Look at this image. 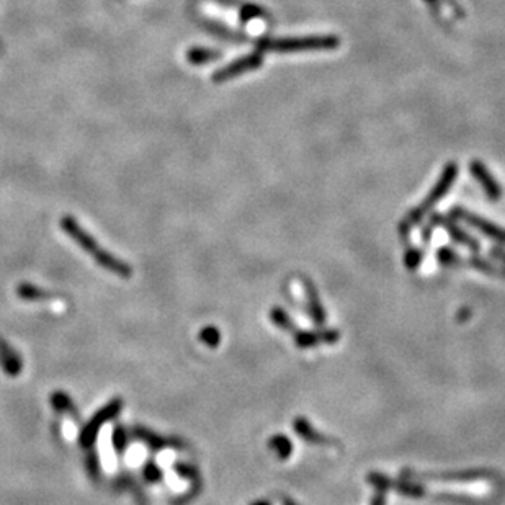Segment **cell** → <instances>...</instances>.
Listing matches in <instances>:
<instances>
[{
  "label": "cell",
  "mask_w": 505,
  "mask_h": 505,
  "mask_svg": "<svg viewBox=\"0 0 505 505\" xmlns=\"http://www.w3.org/2000/svg\"><path fill=\"white\" fill-rule=\"evenodd\" d=\"M456 177H458V165L455 162H450V164H447V167H445L443 172L440 174L437 183H435L432 190H430L427 198H425L419 206H415L414 210H411L409 215L406 217V221L401 222L399 231L402 238H407L411 226L419 224V222L425 217V215H427L440 200H443V198L447 197V193L450 192V188L453 187V183H455Z\"/></svg>",
  "instance_id": "7a4b0ae2"
},
{
  "label": "cell",
  "mask_w": 505,
  "mask_h": 505,
  "mask_svg": "<svg viewBox=\"0 0 505 505\" xmlns=\"http://www.w3.org/2000/svg\"><path fill=\"white\" fill-rule=\"evenodd\" d=\"M422 250L417 249V247H407L406 250V256H404V262H406V267L409 268V270H415L417 267L420 265V262H422Z\"/></svg>",
  "instance_id": "2e32d148"
},
{
  "label": "cell",
  "mask_w": 505,
  "mask_h": 505,
  "mask_svg": "<svg viewBox=\"0 0 505 505\" xmlns=\"http://www.w3.org/2000/svg\"><path fill=\"white\" fill-rule=\"evenodd\" d=\"M452 216L458 221H463L466 222V224H470L472 229L479 231V233L484 234L486 238L495 240V242L500 245H505V229L500 228L497 224H494V222L488 221L486 217L476 215V213L472 211H467L461 206L453 208Z\"/></svg>",
  "instance_id": "3957f363"
},
{
  "label": "cell",
  "mask_w": 505,
  "mask_h": 505,
  "mask_svg": "<svg viewBox=\"0 0 505 505\" xmlns=\"http://www.w3.org/2000/svg\"><path fill=\"white\" fill-rule=\"evenodd\" d=\"M304 290H306V301H308L309 316L313 317V321L316 322L317 326H322V324L326 322L327 316H326V309L322 308L321 301H319L317 291L309 281H304Z\"/></svg>",
  "instance_id": "9c48e42d"
},
{
  "label": "cell",
  "mask_w": 505,
  "mask_h": 505,
  "mask_svg": "<svg viewBox=\"0 0 505 505\" xmlns=\"http://www.w3.org/2000/svg\"><path fill=\"white\" fill-rule=\"evenodd\" d=\"M263 66V53L260 51H256V53H250L247 56H242V58L235 59L234 63L228 64V66L221 67L220 71H216L213 74V82L216 83H222V82H228L231 78H235L239 76H242L245 72H252L257 71Z\"/></svg>",
  "instance_id": "277c9868"
},
{
  "label": "cell",
  "mask_w": 505,
  "mask_h": 505,
  "mask_svg": "<svg viewBox=\"0 0 505 505\" xmlns=\"http://www.w3.org/2000/svg\"><path fill=\"white\" fill-rule=\"evenodd\" d=\"M437 260L438 263H442L445 267H453V265H460L461 258L455 250L450 247H442L437 252Z\"/></svg>",
  "instance_id": "9a60e30c"
},
{
  "label": "cell",
  "mask_w": 505,
  "mask_h": 505,
  "mask_svg": "<svg viewBox=\"0 0 505 505\" xmlns=\"http://www.w3.org/2000/svg\"><path fill=\"white\" fill-rule=\"evenodd\" d=\"M262 13H263L262 8H258L256 6H247V7L242 8V12H240V18H242V20H245V22H249L250 18L260 17Z\"/></svg>",
  "instance_id": "e0dca14e"
},
{
  "label": "cell",
  "mask_w": 505,
  "mask_h": 505,
  "mask_svg": "<svg viewBox=\"0 0 505 505\" xmlns=\"http://www.w3.org/2000/svg\"><path fill=\"white\" fill-rule=\"evenodd\" d=\"M470 170L472 177L478 180V183L483 187L486 194H488L490 200H499V198L502 197V188H500L497 180L494 179V175L489 172V169L483 164V162L472 160Z\"/></svg>",
  "instance_id": "52a82bcc"
},
{
  "label": "cell",
  "mask_w": 505,
  "mask_h": 505,
  "mask_svg": "<svg viewBox=\"0 0 505 505\" xmlns=\"http://www.w3.org/2000/svg\"><path fill=\"white\" fill-rule=\"evenodd\" d=\"M384 502H386V499H384V492L383 490H378V494L373 497L372 505H384Z\"/></svg>",
  "instance_id": "d6986e66"
},
{
  "label": "cell",
  "mask_w": 505,
  "mask_h": 505,
  "mask_svg": "<svg viewBox=\"0 0 505 505\" xmlns=\"http://www.w3.org/2000/svg\"><path fill=\"white\" fill-rule=\"evenodd\" d=\"M340 339V333L337 331H331V329H324V331H301L296 332L295 344L299 349H309V347H316L319 344H336Z\"/></svg>",
  "instance_id": "ba28073f"
},
{
  "label": "cell",
  "mask_w": 505,
  "mask_h": 505,
  "mask_svg": "<svg viewBox=\"0 0 505 505\" xmlns=\"http://www.w3.org/2000/svg\"><path fill=\"white\" fill-rule=\"evenodd\" d=\"M340 46V38L336 35H311L296 38H262L257 43L260 53H314V51H333Z\"/></svg>",
  "instance_id": "6da1fadb"
},
{
  "label": "cell",
  "mask_w": 505,
  "mask_h": 505,
  "mask_svg": "<svg viewBox=\"0 0 505 505\" xmlns=\"http://www.w3.org/2000/svg\"><path fill=\"white\" fill-rule=\"evenodd\" d=\"M368 483L373 486L376 490H383L386 492L389 489H396L401 495H407V497H424L425 489L420 484L411 483V481H392L386 478L384 474H379V472H372L368 474Z\"/></svg>",
  "instance_id": "5b68a950"
},
{
  "label": "cell",
  "mask_w": 505,
  "mask_h": 505,
  "mask_svg": "<svg viewBox=\"0 0 505 505\" xmlns=\"http://www.w3.org/2000/svg\"><path fill=\"white\" fill-rule=\"evenodd\" d=\"M254 505H270V504L265 502V500H260V502H256Z\"/></svg>",
  "instance_id": "ffe728a7"
},
{
  "label": "cell",
  "mask_w": 505,
  "mask_h": 505,
  "mask_svg": "<svg viewBox=\"0 0 505 505\" xmlns=\"http://www.w3.org/2000/svg\"><path fill=\"white\" fill-rule=\"evenodd\" d=\"M295 432L298 433L301 438L306 440L308 443H313V445H332L333 443V440L327 438L326 435L319 433L317 430L314 429L306 419L295 420Z\"/></svg>",
  "instance_id": "30bf717a"
},
{
  "label": "cell",
  "mask_w": 505,
  "mask_h": 505,
  "mask_svg": "<svg viewBox=\"0 0 505 505\" xmlns=\"http://www.w3.org/2000/svg\"><path fill=\"white\" fill-rule=\"evenodd\" d=\"M270 319L278 329L281 331H295V322L290 317V314L283 311L281 308H273L270 311Z\"/></svg>",
  "instance_id": "5bb4252c"
},
{
  "label": "cell",
  "mask_w": 505,
  "mask_h": 505,
  "mask_svg": "<svg viewBox=\"0 0 505 505\" xmlns=\"http://www.w3.org/2000/svg\"><path fill=\"white\" fill-rule=\"evenodd\" d=\"M490 256H492L495 260L502 262L505 265V249L502 247H494L492 250H490Z\"/></svg>",
  "instance_id": "ac0fdd59"
},
{
  "label": "cell",
  "mask_w": 505,
  "mask_h": 505,
  "mask_svg": "<svg viewBox=\"0 0 505 505\" xmlns=\"http://www.w3.org/2000/svg\"><path fill=\"white\" fill-rule=\"evenodd\" d=\"M470 265L472 268H476V270L486 273V275L497 276V278H505V272L502 270V268H499L497 265H494V263L490 262V260H488V258H483V257H478V256H472L470 258Z\"/></svg>",
  "instance_id": "4fadbf2b"
},
{
  "label": "cell",
  "mask_w": 505,
  "mask_h": 505,
  "mask_svg": "<svg viewBox=\"0 0 505 505\" xmlns=\"http://www.w3.org/2000/svg\"><path fill=\"white\" fill-rule=\"evenodd\" d=\"M268 447L276 453L278 460H288L291 452H293V445H291L290 438L285 437V435H275V437H272Z\"/></svg>",
  "instance_id": "7c38bea8"
},
{
  "label": "cell",
  "mask_w": 505,
  "mask_h": 505,
  "mask_svg": "<svg viewBox=\"0 0 505 505\" xmlns=\"http://www.w3.org/2000/svg\"><path fill=\"white\" fill-rule=\"evenodd\" d=\"M430 222H432V226H440V228H443L445 231H447V234L450 235V238L455 240L456 244L465 245V247L472 250V252H478L479 250L478 240H476L474 238H471V235L467 234L465 229H461L460 226H458L456 220H450V217L442 216V215H432L430 216Z\"/></svg>",
  "instance_id": "8992f818"
},
{
  "label": "cell",
  "mask_w": 505,
  "mask_h": 505,
  "mask_svg": "<svg viewBox=\"0 0 505 505\" xmlns=\"http://www.w3.org/2000/svg\"><path fill=\"white\" fill-rule=\"evenodd\" d=\"M221 58L220 51L208 49V48H192L187 53V59L190 64H197V66H201V64H208L216 61V59Z\"/></svg>",
  "instance_id": "8fae6325"
}]
</instances>
